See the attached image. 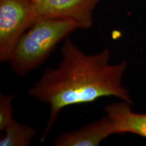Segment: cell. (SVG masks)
<instances>
[{
    "instance_id": "obj_1",
    "label": "cell",
    "mask_w": 146,
    "mask_h": 146,
    "mask_svg": "<svg viewBox=\"0 0 146 146\" xmlns=\"http://www.w3.org/2000/svg\"><path fill=\"white\" fill-rule=\"evenodd\" d=\"M62 59L58 67L48 68L41 78L29 89V94L50 106V113L41 142L58 119L60 111L70 106L94 102L104 97L114 96L133 105L130 94L122 79L128 62L109 63L110 52L104 49L87 55L70 39L61 49Z\"/></svg>"
},
{
    "instance_id": "obj_2",
    "label": "cell",
    "mask_w": 146,
    "mask_h": 146,
    "mask_svg": "<svg viewBox=\"0 0 146 146\" xmlns=\"http://www.w3.org/2000/svg\"><path fill=\"white\" fill-rule=\"evenodd\" d=\"M78 29L68 18H38L20 38L7 62L18 76H25L43 64L58 43Z\"/></svg>"
},
{
    "instance_id": "obj_3",
    "label": "cell",
    "mask_w": 146,
    "mask_h": 146,
    "mask_svg": "<svg viewBox=\"0 0 146 146\" xmlns=\"http://www.w3.org/2000/svg\"><path fill=\"white\" fill-rule=\"evenodd\" d=\"M36 21L32 0H0V61L7 60L16 43Z\"/></svg>"
},
{
    "instance_id": "obj_4",
    "label": "cell",
    "mask_w": 146,
    "mask_h": 146,
    "mask_svg": "<svg viewBox=\"0 0 146 146\" xmlns=\"http://www.w3.org/2000/svg\"><path fill=\"white\" fill-rule=\"evenodd\" d=\"M100 0H32L36 20L56 17L74 21L79 29L90 28L93 12Z\"/></svg>"
},
{
    "instance_id": "obj_5",
    "label": "cell",
    "mask_w": 146,
    "mask_h": 146,
    "mask_svg": "<svg viewBox=\"0 0 146 146\" xmlns=\"http://www.w3.org/2000/svg\"><path fill=\"white\" fill-rule=\"evenodd\" d=\"M115 134L112 120L108 115L76 131L62 133L55 140L56 146H97Z\"/></svg>"
},
{
    "instance_id": "obj_6",
    "label": "cell",
    "mask_w": 146,
    "mask_h": 146,
    "mask_svg": "<svg viewBox=\"0 0 146 146\" xmlns=\"http://www.w3.org/2000/svg\"><path fill=\"white\" fill-rule=\"evenodd\" d=\"M131 106L123 101L105 107L106 113L112 122L115 134L129 133L146 138V114L134 112Z\"/></svg>"
},
{
    "instance_id": "obj_7",
    "label": "cell",
    "mask_w": 146,
    "mask_h": 146,
    "mask_svg": "<svg viewBox=\"0 0 146 146\" xmlns=\"http://www.w3.org/2000/svg\"><path fill=\"white\" fill-rule=\"evenodd\" d=\"M4 131L5 135L0 139L1 146H27L36 134L34 128L18 123L15 120Z\"/></svg>"
},
{
    "instance_id": "obj_8",
    "label": "cell",
    "mask_w": 146,
    "mask_h": 146,
    "mask_svg": "<svg viewBox=\"0 0 146 146\" xmlns=\"http://www.w3.org/2000/svg\"><path fill=\"white\" fill-rule=\"evenodd\" d=\"M12 95H0V131H4L14 120Z\"/></svg>"
}]
</instances>
